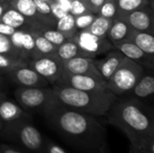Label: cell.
Wrapping results in <instances>:
<instances>
[{
    "label": "cell",
    "mask_w": 154,
    "mask_h": 153,
    "mask_svg": "<svg viewBox=\"0 0 154 153\" xmlns=\"http://www.w3.org/2000/svg\"><path fill=\"white\" fill-rule=\"evenodd\" d=\"M0 53L18 57L15 50L13 48V45H12L9 36L0 34Z\"/></svg>",
    "instance_id": "cell-32"
},
{
    "label": "cell",
    "mask_w": 154,
    "mask_h": 153,
    "mask_svg": "<svg viewBox=\"0 0 154 153\" xmlns=\"http://www.w3.org/2000/svg\"><path fill=\"white\" fill-rule=\"evenodd\" d=\"M97 16L96 14L91 12H86L82 14L74 16L75 18V24L78 29V31L80 30H86L94 21L95 17Z\"/></svg>",
    "instance_id": "cell-31"
},
{
    "label": "cell",
    "mask_w": 154,
    "mask_h": 153,
    "mask_svg": "<svg viewBox=\"0 0 154 153\" xmlns=\"http://www.w3.org/2000/svg\"><path fill=\"white\" fill-rule=\"evenodd\" d=\"M104 1L105 0H86L85 2H86L88 11L97 14L100 6L104 3Z\"/></svg>",
    "instance_id": "cell-37"
},
{
    "label": "cell",
    "mask_w": 154,
    "mask_h": 153,
    "mask_svg": "<svg viewBox=\"0 0 154 153\" xmlns=\"http://www.w3.org/2000/svg\"><path fill=\"white\" fill-rule=\"evenodd\" d=\"M117 6V15L125 14L136 9L152 4L150 0H116Z\"/></svg>",
    "instance_id": "cell-28"
},
{
    "label": "cell",
    "mask_w": 154,
    "mask_h": 153,
    "mask_svg": "<svg viewBox=\"0 0 154 153\" xmlns=\"http://www.w3.org/2000/svg\"><path fill=\"white\" fill-rule=\"evenodd\" d=\"M16 29L4 23H0V34H3V35H6V36H10L12 35L14 31Z\"/></svg>",
    "instance_id": "cell-38"
},
{
    "label": "cell",
    "mask_w": 154,
    "mask_h": 153,
    "mask_svg": "<svg viewBox=\"0 0 154 153\" xmlns=\"http://www.w3.org/2000/svg\"><path fill=\"white\" fill-rule=\"evenodd\" d=\"M1 137L17 143L29 152L42 153L44 138L32 120L5 125Z\"/></svg>",
    "instance_id": "cell-4"
},
{
    "label": "cell",
    "mask_w": 154,
    "mask_h": 153,
    "mask_svg": "<svg viewBox=\"0 0 154 153\" xmlns=\"http://www.w3.org/2000/svg\"><path fill=\"white\" fill-rule=\"evenodd\" d=\"M117 13L116 0H105L97 14L105 18L114 19L117 16Z\"/></svg>",
    "instance_id": "cell-30"
},
{
    "label": "cell",
    "mask_w": 154,
    "mask_h": 153,
    "mask_svg": "<svg viewBox=\"0 0 154 153\" xmlns=\"http://www.w3.org/2000/svg\"><path fill=\"white\" fill-rule=\"evenodd\" d=\"M62 62L77 56H85L81 49L71 39L66 40L60 45H59L54 53ZM86 57V56H85Z\"/></svg>",
    "instance_id": "cell-21"
},
{
    "label": "cell",
    "mask_w": 154,
    "mask_h": 153,
    "mask_svg": "<svg viewBox=\"0 0 154 153\" xmlns=\"http://www.w3.org/2000/svg\"><path fill=\"white\" fill-rule=\"evenodd\" d=\"M125 56L116 49H112L106 53L105 57L102 59H93L94 64L102 76V78L107 82L116 70L118 69Z\"/></svg>",
    "instance_id": "cell-14"
},
{
    "label": "cell",
    "mask_w": 154,
    "mask_h": 153,
    "mask_svg": "<svg viewBox=\"0 0 154 153\" xmlns=\"http://www.w3.org/2000/svg\"><path fill=\"white\" fill-rule=\"evenodd\" d=\"M10 3L5 2V1H2L0 2V17L4 14V13L10 7Z\"/></svg>",
    "instance_id": "cell-39"
},
{
    "label": "cell",
    "mask_w": 154,
    "mask_h": 153,
    "mask_svg": "<svg viewBox=\"0 0 154 153\" xmlns=\"http://www.w3.org/2000/svg\"><path fill=\"white\" fill-rule=\"evenodd\" d=\"M5 1H6V2H8V3H10L11 1H13V0H5Z\"/></svg>",
    "instance_id": "cell-43"
},
{
    "label": "cell",
    "mask_w": 154,
    "mask_h": 153,
    "mask_svg": "<svg viewBox=\"0 0 154 153\" xmlns=\"http://www.w3.org/2000/svg\"><path fill=\"white\" fill-rule=\"evenodd\" d=\"M70 39L78 44L86 57L91 59H96L114 49L113 43L107 38L94 35L87 30L78 31Z\"/></svg>",
    "instance_id": "cell-7"
},
{
    "label": "cell",
    "mask_w": 154,
    "mask_h": 153,
    "mask_svg": "<svg viewBox=\"0 0 154 153\" xmlns=\"http://www.w3.org/2000/svg\"><path fill=\"white\" fill-rule=\"evenodd\" d=\"M10 5L32 23V26L29 29L34 28L39 24H42L40 22L39 14L33 0H13L10 2Z\"/></svg>",
    "instance_id": "cell-18"
},
{
    "label": "cell",
    "mask_w": 154,
    "mask_h": 153,
    "mask_svg": "<svg viewBox=\"0 0 154 153\" xmlns=\"http://www.w3.org/2000/svg\"><path fill=\"white\" fill-rule=\"evenodd\" d=\"M32 30H34L38 32L40 34H42L45 39H47L49 41H51L52 44L59 46L62 42H64L67 39V37L59 32L55 27H50L44 24H39L38 26L32 28Z\"/></svg>",
    "instance_id": "cell-24"
},
{
    "label": "cell",
    "mask_w": 154,
    "mask_h": 153,
    "mask_svg": "<svg viewBox=\"0 0 154 153\" xmlns=\"http://www.w3.org/2000/svg\"><path fill=\"white\" fill-rule=\"evenodd\" d=\"M2 95H6L5 92V86L2 82V80L0 79V96Z\"/></svg>",
    "instance_id": "cell-40"
},
{
    "label": "cell",
    "mask_w": 154,
    "mask_h": 153,
    "mask_svg": "<svg viewBox=\"0 0 154 153\" xmlns=\"http://www.w3.org/2000/svg\"><path fill=\"white\" fill-rule=\"evenodd\" d=\"M33 36L34 40V45H35V50L37 53V57L43 56V55H50V54H54L56 51V49L58 46L52 44L51 41H49L47 39H45L42 34H40L38 32L29 29Z\"/></svg>",
    "instance_id": "cell-23"
},
{
    "label": "cell",
    "mask_w": 154,
    "mask_h": 153,
    "mask_svg": "<svg viewBox=\"0 0 154 153\" xmlns=\"http://www.w3.org/2000/svg\"><path fill=\"white\" fill-rule=\"evenodd\" d=\"M131 97L140 101L152 98L154 93V78L151 73H143L138 82L129 92Z\"/></svg>",
    "instance_id": "cell-17"
},
{
    "label": "cell",
    "mask_w": 154,
    "mask_h": 153,
    "mask_svg": "<svg viewBox=\"0 0 154 153\" xmlns=\"http://www.w3.org/2000/svg\"><path fill=\"white\" fill-rule=\"evenodd\" d=\"M0 119L5 125H7L20 121L32 120V116L17 102L9 99L6 95H2L0 96Z\"/></svg>",
    "instance_id": "cell-12"
},
{
    "label": "cell",
    "mask_w": 154,
    "mask_h": 153,
    "mask_svg": "<svg viewBox=\"0 0 154 153\" xmlns=\"http://www.w3.org/2000/svg\"><path fill=\"white\" fill-rule=\"evenodd\" d=\"M58 102L62 106L96 116H106L118 96L109 90L84 91L67 86H52Z\"/></svg>",
    "instance_id": "cell-3"
},
{
    "label": "cell",
    "mask_w": 154,
    "mask_h": 153,
    "mask_svg": "<svg viewBox=\"0 0 154 153\" xmlns=\"http://www.w3.org/2000/svg\"><path fill=\"white\" fill-rule=\"evenodd\" d=\"M11 80L18 87H48V81L39 75L34 69H32L28 64L17 67L8 73H6Z\"/></svg>",
    "instance_id": "cell-11"
},
{
    "label": "cell",
    "mask_w": 154,
    "mask_h": 153,
    "mask_svg": "<svg viewBox=\"0 0 154 153\" xmlns=\"http://www.w3.org/2000/svg\"><path fill=\"white\" fill-rule=\"evenodd\" d=\"M16 102L27 112L43 113L55 100L51 87H17L14 90Z\"/></svg>",
    "instance_id": "cell-6"
},
{
    "label": "cell",
    "mask_w": 154,
    "mask_h": 153,
    "mask_svg": "<svg viewBox=\"0 0 154 153\" xmlns=\"http://www.w3.org/2000/svg\"><path fill=\"white\" fill-rule=\"evenodd\" d=\"M42 1H45V2H47V3H49V4H51L53 0H42Z\"/></svg>",
    "instance_id": "cell-42"
},
{
    "label": "cell",
    "mask_w": 154,
    "mask_h": 153,
    "mask_svg": "<svg viewBox=\"0 0 154 153\" xmlns=\"http://www.w3.org/2000/svg\"><path fill=\"white\" fill-rule=\"evenodd\" d=\"M58 86H67L84 91H105L108 90L106 80L87 75L69 74L62 71L58 81L54 84Z\"/></svg>",
    "instance_id": "cell-9"
},
{
    "label": "cell",
    "mask_w": 154,
    "mask_h": 153,
    "mask_svg": "<svg viewBox=\"0 0 154 153\" xmlns=\"http://www.w3.org/2000/svg\"><path fill=\"white\" fill-rule=\"evenodd\" d=\"M33 1L36 5L40 22L44 25H47L50 27H55L57 19L52 14L50 4L42 0H33Z\"/></svg>",
    "instance_id": "cell-26"
},
{
    "label": "cell",
    "mask_w": 154,
    "mask_h": 153,
    "mask_svg": "<svg viewBox=\"0 0 154 153\" xmlns=\"http://www.w3.org/2000/svg\"><path fill=\"white\" fill-rule=\"evenodd\" d=\"M86 12H88V6H87L85 1H79V0H71L70 1L69 14H71L73 16L82 14Z\"/></svg>",
    "instance_id": "cell-33"
},
{
    "label": "cell",
    "mask_w": 154,
    "mask_h": 153,
    "mask_svg": "<svg viewBox=\"0 0 154 153\" xmlns=\"http://www.w3.org/2000/svg\"><path fill=\"white\" fill-rule=\"evenodd\" d=\"M131 153H134V152H131Z\"/></svg>",
    "instance_id": "cell-47"
},
{
    "label": "cell",
    "mask_w": 154,
    "mask_h": 153,
    "mask_svg": "<svg viewBox=\"0 0 154 153\" xmlns=\"http://www.w3.org/2000/svg\"><path fill=\"white\" fill-rule=\"evenodd\" d=\"M125 20L135 31L154 34V15L152 4L136 9L125 14L117 15Z\"/></svg>",
    "instance_id": "cell-10"
},
{
    "label": "cell",
    "mask_w": 154,
    "mask_h": 153,
    "mask_svg": "<svg viewBox=\"0 0 154 153\" xmlns=\"http://www.w3.org/2000/svg\"><path fill=\"white\" fill-rule=\"evenodd\" d=\"M2 1H5V0H0V2H2ZM6 2V1H5Z\"/></svg>",
    "instance_id": "cell-44"
},
{
    "label": "cell",
    "mask_w": 154,
    "mask_h": 153,
    "mask_svg": "<svg viewBox=\"0 0 154 153\" xmlns=\"http://www.w3.org/2000/svg\"><path fill=\"white\" fill-rule=\"evenodd\" d=\"M37 58L33 36L29 29L23 28L22 33V59L26 61Z\"/></svg>",
    "instance_id": "cell-22"
},
{
    "label": "cell",
    "mask_w": 154,
    "mask_h": 153,
    "mask_svg": "<svg viewBox=\"0 0 154 153\" xmlns=\"http://www.w3.org/2000/svg\"><path fill=\"white\" fill-rule=\"evenodd\" d=\"M113 46L115 49L121 51L126 58L141 64L142 66L147 64L148 61L153 63V57L147 55L136 44H134L131 41H124L116 42L114 43Z\"/></svg>",
    "instance_id": "cell-15"
},
{
    "label": "cell",
    "mask_w": 154,
    "mask_h": 153,
    "mask_svg": "<svg viewBox=\"0 0 154 153\" xmlns=\"http://www.w3.org/2000/svg\"><path fill=\"white\" fill-rule=\"evenodd\" d=\"M0 23H4L14 29H29L32 26V23L12 6H10L0 17Z\"/></svg>",
    "instance_id": "cell-19"
},
{
    "label": "cell",
    "mask_w": 154,
    "mask_h": 153,
    "mask_svg": "<svg viewBox=\"0 0 154 153\" xmlns=\"http://www.w3.org/2000/svg\"><path fill=\"white\" fill-rule=\"evenodd\" d=\"M112 22H113V19L105 18L97 14L92 23L86 30L94 35L103 37V38H107L106 37L107 32L111 27Z\"/></svg>",
    "instance_id": "cell-25"
},
{
    "label": "cell",
    "mask_w": 154,
    "mask_h": 153,
    "mask_svg": "<svg viewBox=\"0 0 154 153\" xmlns=\"http://www.w3.org/2000/svg\"><path fill=\"white\" fill-rule=\"evenodd\" d=\"M0 153H29V151L15 146L0 143Z\"/></svg>",
    "instance_id": "cell-36"
},
{
    "label": "cell",
    "mask_w": 154,
    "mask_h": 153,
    "mask_svg": "<svg viewBox=\"0 0 154 153\" xmlns=\"http://www.w3.org/2000/svg\"><path fill=\"white\" fill-rule=\"evenodd\" d=\"M134 31L125 20L120 16H116L113 19L106 37L113 44L124 41H130Z\"/></svg>",
    "instance_id": "cell-16"
},
{
    "label": "cell",
    "mask_w": 154,
    "mask_h": 153,
    "mask_svg": "<svg viewBox=\"0 0 154 153\" xmlns=\"http://www.w3.org/2000/svg\"><path fill=\"white\" fill-rule=\"evenodd\" d=\"M79 1H86V0H79Z\"/></svg>",
    "instance_id": "cell-45"
},
{
    "label": "cell",
    "mask_w": 154,
    "mask_h": 153,
    "mask_svg": "<svg viewBox=\"0 0 154 153\" xmlns=\"http://www.w3.org/2000/svg\"><path fill=\"white\" fill-rule=\"evenodd\" d=\"M147 55L153 57L154 55V34L134 31L130 39Z\"/></svg>",
    "instance_id": "cell-20"
},
{
    "label": "cell",
    "mask_w": 154,
    "mask_h": 153,
    "mask_svg": "<svg viewBox=\"0 0 154 153\" xmlns=\"http://www.w3.org/2000/svg\"><path fill=\"white\" fill-rule=\"evenodd\" d=\"M28 65L49 83L54 85L63 71L62 61L55 55H43L27 61Z\"/></svg>",
    "instance_id": "cell-8"
},
{
    "label": "cell",
    "mask_w": 154,
    "mask_h": 153,
    "mask_svg": "<svg viewBox=\"0 0 154 153\" xmlns=\"http://www.w3.org/2000/svg\"><path fill=\"white\" fill-rule=\"evenodd\" d=\"M106 122L121 130L130 142V152L154 153L152 107L134 97L118 98L108 110Z\"/></svg>",
    "instance_id": "cell-2"
},
{
    "label": "cell",
    "mask_w": 154,
    "mask_h": 153,
    "mask_svg": "<svg viewBox=\"0 0 154 153\" xmlns=\"http://www.w3.org/2000/svg\"><path fill=\"white\" fill-rule=\"evenodd\" d=\"M42 153H69L67 152L62 147L53 142L51 140L48 138H44V144Z\"/></svg>",
    "instance_id": "cell-34"
},
{
    "label": "cell",
    "mask_w": 154,
    "mask_h": 153,
    "mask_svg": "<svg viewBox=\"0 0 154 153\" xmlns=\"http://www.w3.org/2000/svg\"><path fill=\"white\" fill-rule=\"evenodd\" d=\"M50 6H51V10L52 12V14L54 15V17L58 20L61 17H63L64 15H66L67 14H69L67 11H65L60 5V4L56 1V0H53L51 4H50Z\"/></svg>",
    "instance_id": "cell-35"
},
{
    "label": "cell",
    "mask_w": 154,
    "mask_h": 153,
    "mask_svg": "<svg viewBox=\"0 0 154 153\" xmlns=\"http://www.w3.org/2000/svg\"><path fill=\"white\" fill-rule=\"evenodd\" d=\"M4 129H5V124H4V123L2 122V120L0 119V137H1V135H2V133H3Z\"/></svg>",
    "instance_id": "cell-41"
},
{
    "label": "cell",
    "mask_w": 154,
    "mask_h": 153,
    "mask_svg": "<svg viewBox=\"0 0 154 153\" xmlns=\"http://www.w3.org/2000/svg\"><path fill=\"white\" fill-rule=\"evenodd\" d=\"M28 64L23 59L0 53V71L8 73L12 69Z\"/></svg>",
    "instance_id": "cell-29"
},
{
    "label": "cell",
    "mask_w": 154,
    "mask_h": 153,
    "mask_svg": "<svg viewBox=\"0 0 154 153\" xmlns=\"http://www.w3.org/2000/svg\"><path fill=\"white\" fill-rule=\"evenodd\" d=\"M150 1H152V0H150Z\"/></svg>",
    "instance_id": "cell-46"
},
{
    "label": "cell",
    "mask_w": 154,
    "mask_h": 153,
    "mask_svg": "<svg viewBox=\"0 0 154 153\" xmlns=\"http://www.w3.org/2000/svg\"><path fill=\"white\" fill-rule=\"evenodd\" d=\"M143 73V66L125 57L111 78L106 82L107 88L116 96L127 94Z\"/></svg>",
    "instance_id": "cell-5"
},
{
    "label": "cell",
    "mask_w": 154,
    "mask_h": 153,
    "mask_svg": "<svg viewBox=\"0 0 154 153\" xmlns=\"http://www.w3.org/2000/svg\"><path fill=\"white\" fill-rule=\"evenodd\" d=\"M55 28L59 32L63 33L68 40L70 39L78 32V29L75 24V18L69 13L57 20Z\"/></svg>",
    "instance_id": "cell-27"
},
{
    "label": "cell",
    "mask_w": 154,
    "mask_h": 153,
    "mask_svg": "<svg viewBox=\"0 0 154 153\" xmlns=\"http://www.w3.org/2000/svg\"><path fill=\"white\" fill-rule=\"evenodd\" d=\"M49 126L80 153H108L106 128L98 116L62 106L56 100L42 113Z\"/></svg>",
    "instance_id": "cell-1"
},
{
    "label": "cell",
    "mask_w": 154,
    "mask_h": 153,
    "mask_svg": "<svg viewBox=\"0 0 154 153\" xmlns=\"http://www.w3.org/2000/svg\"><path fill=\"white\" fill-rule=\"evenodd\" d=\"M63 71L69 74L87 75L104 79L97 69L93 59L85 56H77L62 62ZM105 80V79H104Z\"/></svg>",
    "instance_id": "cell-13"
}]
</instances>
